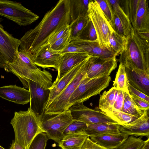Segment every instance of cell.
<instances>
[{
  "mask_svg": "<svg viewBox=\"0 0 149 149\" xmlns=\"http://www.w3.org/2000/svg\"><path fill=\"white\" fill-rule=\"evenodd\" d=\"M70 22V0H60L47 12L38 25L19 39L18 51L26 52L30 57L47 45L51 35Z\"/></svg>",
  "mask_w": 149,
  "mask_h": 149,
  "instance_id": "cell-1",
  "label": "cell"
},
{
  "mask_svg": "<svg viewBox=\"0 0 149 149\" xmlns=\"http://www.w3.org/2000/svg\"><path fill=\"white\" fill-rule=\"evenodd\" d=\"M120 55L118 60L120 64L149 74V40L133 28L127 37L125 47Z\"/></svg>",
  "mask_w": 149,
  "mask_h": 149,
  "instance_id": "cell-2",
  "label": "cell"
},
{
  "mask_svg": "<svg viewBox=\"0 0 149 149\" xmlns=\"http://www.w3.org/2000/svg\"><path fill=\"white\" fill-rule=\"evenodd\" d=\"M4 69L18 78L32 80L46 89H49L53 85L52 74L44 69L42 70L38 68L24 51H18L13 61L8 63Z\"/></svg>",
  "mask_w": 149,
  "mask_h": 149,
  "instance_id": "cell-3",
  "label": "cell"
},
{
  "mask_svg": "<svg viewBox=\"0 0 149 149\" xmlns=\"http://www.w3.org/2000/svg\"><path fill=\"white\" fill-rule=\"evenodd\" d=\"M10 123L14 131V141L24 149H29L34 138L43 132L40 120L29 107L26 111L15 112Z\"/></svg>",
  "mask_w": 149,
  "mask_h": 149,
  "instance_id": "cell-4",
  "label": "cell"
},
{
  "mask_svg": "<svg viewBox=\"0 0 149 149\" xmlns=\"http://www.w3.org/2000/svg\"><path fill=\"white\" fill-rule=\"evenodd\" d=\"M111 80L109 76L90 78L86 75L71 95L68 103V109L74 104L83 103L100 94L109 86Z\"/></svg>",
  "mask_w": 149,
  "mask_h": 149,
  "instance_id": "cell-5",
  "label": "cell"
},
{
  "mask_svg": "<svg viewBox=\"0 0 149 149\" xmlns=\"http://www.w3.org/2000/svg\"><path fill=\"white\" fill-rule=\"evenodd\" d=\"M88 16L96 31L100 47L112 51L110 47L109 40L114 30L96 0H90L88 5Z\"/></svg>",
  "mask_w": 149,
  "mask_h": 149,
  "instance_id": "cell-6",
  "label": "cell"
},
{
  "mask_svg": "<svg viewBox=\"0 0 149 149\" xmlns=\"http://www.w3.org/2000/svg\"><path fill=\"white\" fill-rule=\"evenodd\" d=\"M74 121L69 109L55 114L44 113L40 120V123L43 132L46 134L48 139L52 140L58 143L63 137L66 128Z\"/></svg>",
  "mask_w": 149,
  "mask_h": 149,
  "instance_id": "cell-7",
  "label": "cell"
},
{
  "mask_svg": "<svg viewBox=\"0 0 149 149\" xmlns=\"http://www.w3.org/2000/svg\"><path fill=\"white\" fill-rule=\"evenodd\" d=\"M89 57L85 61L80 70L63 91L45 107V114H58L69 110L68 103L71 95L86 75Z\"/></svg>",
  "mask_w": 149,
  "mask_h": 149,
  "instance_id": "cell-8",
  "label": "cell"
},
{
  "mask_svg": "<svg viewBox=\"0 0 149 149\" xmlns=\"http://www.w3.org/2000/svg\"><path fill=\"white\" fill-rule=\"evenodd\" d=\"M0 15L20 26L30 25L39 18L21 3L8 0H0Z\"/></svg>",
  "mask_w": 149,
  "mask_h": 149,
  "instance_id": "cell-9",
  "label": "cell"
},
{
  "mask_svg": "<svg viewBox=\"0 0 149 149\" xmlns=\"http://www.w3.org/2000/svg\"><path fill=\"white\" fill-rule=\"evenodd\" d=\"M19 79L24 87L29 89L30 96L29 108L40 120L44 113L49 99V89L45 88L29 79Z\"/></svg>",
  "mask_w": 149,
  "mask_h": 149,
  "instance_id": "cell-10",
  "label": "cell"
},
{
  "mask_svg": "<svg viewBox=\"0 0 149 149\" xmlns=\"http://www.w3.org/2000/svg\"><path fill=\"white\" fill-rule=\"evenodd\" d=\"M69 110L74 121L81 122L86 124L117 123L105 113L88 108L83 103L74 104Z\"/></svg>",
  "mask_w": 149,
  "mask_h": 149,
  "instance_id": "cell-11",
  "label": "cell"
},
{
  "mask_svg": "<svg viewBox=\"0 0 149 149\" xmlns=\"http://www.w3.org/2000/svg\"><path fill=\"white\" fill-rule=\"evenodd\" d=\"M1 22L0 19V68L4 69L13 61L20 41L5 31Z\"/></svg>",
  "mask_w": 149,
  "mask_h": 149,
  "instance_id": "cell-12",
  "label": "cell"
},
{
  "mask_svg": "<svg viewBox=\"0 0 149 149\" xmlns=\"http://www.w3.org/2000/svg\"><path fill=\"white\" fill-rule=\"evenodd\" d=\"M116 56L105 58L97 56L89 57L86 76L90 78L109 76L117 67Z\"/></svg>",
  "mask_w": 149,
  "mask_h": 149,
  "instance_id": "cell-13",
  "label": "cell"
},
{
  "mask_svg": "<svg viewBox=\"0 0 149 149\" xmlns=\"http://www.w3.org/2000/svg\"><path fill=\"white\" fill-rule=\"evenodd\" d=\"M148 111H144L141 116L132 122L120 125V133L128 136H145L149 138Z\"/></svg>",
  "mask_w": 149,
  "mask_h": 149,
  "instance_id": "cell-14",
  "label": "cell"
},
{
  "mask_svg": "<svg viewBox=\"0 0 149 149\" xmlns=\"http://www.w3.org/2000/svg\"><path fill=\"white\" fill-rule=\"evenodd\" d=\"M61 54L52 50L49 45H47L30 58L36 66L44 69L53 68L58 70Z\"/></svg>",
  "mask_w": 149,
  "mask_h": 149,
  "instance_id": "cell-15",
  "label": "cell"
},
{
  "mask_svg": "<svg viewBox=\"0 0 149 149\" xmlns=\"http://www.w3.org/2000/svg\"><path fill=\"white\" fill-rule=\"evenodd\" d=\"M92 56L86 53H70L61 54L58 70V74L54 81H58L73 68Z\"/></svg>",
  "mask_w": 149,
  "mask_h": 149,
  "instance_id": "cell-16",
  "label": "cell"
},
{
  "mask_svg": "<svg viewBox=\"0 0 149 149\" xmlns=\"http://www.w3.org/2000/svg\"><path fill=\"white\" fill-rule=\"evenodd\" d=\"M0 97L17 104L24 105L30 101L29 90L16 85L0 87Z\"/></svg>",
  "mask_w": 149,
  "mask_h": 149,
  "instance_id": "cell-17",
  "label": "cell"
},
{
  "mask_svg": "<svg viewBox=\"0 0 149 149\" xmlns=\"http://www.w3.org/2000/svg\"><path fill=\"white\" fill-rule=\"evenodd\" d=\"M125 67L128 83L149 96V74L137 69Z\"/></svg>",
  "mask_w": 149,
  "mask_h": 149,
  "instance_id": "cell-18",
  "label": "cell"
},
{
  "mask_svg": "<svg viewBox=\"0 0 149 149\" xmlns=\"http://www.w3.org/2000/svg\"><path fill=\"white\" fill-rule=\"evenodd\" d=\"M148 1L139 0L134 21L133 29L140 33L149 32V8Z\"/></svg>",
  "mask_w": 149,
  "mask_h": 149,
  "instance_id": "cell-19",
  "label": "cell"
},
{
  "mask_svg": "<svg viewBox=\"0 0 149 149\" xmlns=\"http://www.w3.org/2000/svg\"><path fill=\"white\" fill-rule=\"evenodd\" d=\"M85 60L73 68L58 81L53 82V85L49 89V97L46 107L50 104L70 83L80 70Z\"/></svg>",
  "mask_w": 149,
  "mask_h": 149,
  "instance_id": "cell-20",
  "label": "cell"
},
{
  "mask_svg": "<svg viewBox=\"0 0 149 149\" xmlns=\"http://www.w3.org/2000/svg\"><path fill=\"white\" fill-rule=\"evenodd\" d=\"M70 42L76 45L85 52L92 56H99L105 58L116 56L113 51L101 48L97 40L87 41L77 39Z\"/></svg>",
  "mask_w": 149,
  "mask_h": 149,
  "instance_id": "cell-21",
  "label": "cell"
},
{
  "mask_svg": "<svg viewBox=\"0 0 149 149\" xmlns=\"http://www.w3.org/2000/svg\"><path fill=\"white\" fill-rule=\"evenodd\" d=\"M84 134L88 137L108 134H118L120 125L117 123H98L87 124Z\"/></svg>",
  "mask_w": 149,
  "mask_h": 149,
  "instance_id": "cell-22",
  "label": "cell"
},
{
  "mask_svg": "<svg viewBox=\"0 0 149 149\" xmlns=\"http://www.w3.org/2000/svg\"><path fill=\"white\" fill-rule=\"evenodd\" d=\"M129 136L120 133L91 137L90 139L106 149H115L119 147Z\"/></svg>",
  "mask_w": 149,
  "mask_h": 149,
  "instance_id": "cell-23",
  "label": "cell"
},
{
  "mask_svg": "<svg viewBox=\"0 0 149 149\" xmlns=\"http://www.w3.org/2000/svg\"><path fill=\"white\" fill-rule=\"evenodd\" d=\"M88 136L84 133H70L64 135L58 143L61 149H81L86 139Z\"/></svg>",
  "mask_w": 149,
  "mask_h": 149,
  "instance_id": "cell-24",
  "label": "cell"
},
{
  "mask_svg": "<svg viewBox=\"0 0 149 149\" xmlns=\"http://www.w3.org/2000/svg\"><path fill=\"white\" fill-rule=\"evenodd\" d=\"M90 0H70V22L77 18L88 16V6Z\"/></svg>",
  "mask_w": 149,
  "mask_h": 149,
  "instance_id": "cell-25",
  "label": "cell"
},
{
  "mask_svg": "<svg viewBox=\"0 0 149 149\" xmlns=\"http://www.w3.org/2000/svg\"><path fill=\"white\" fill-rule=\"evenodd\" d=\"M118 90L113 87L107 91H104L100 95L98 108L105 113L113 111V105L118 93Z\"/></svg>",
  "mask_w": 149,
  "mask_h": 149,
  "instance_id": "cell-26",
  "label": "cell"
},
{
  "mask_svg": "<svg viewBox=\"0 0 149 149\" xmlns=\"http://www.w3.org/2000/svg\"><path fill=\"white\" fill-rule=\"evenodd\" d=\"M113 10V13L119 18L125 29L130 33L132 29V26L129 19L120 6L118 0H109Z\"/></svg>",
  "mask_w": 149,
  "mask_h": 149,
  "instance_id": "cell-27",
  "label": "cell"
},
{
  "mask_svg": "<svg viewBox=\"0 0 149 149\" xmlns=\"http://www.w3.org/2000/svg\"><path fill=\"white\" fill-rule=\"evenodd\" d=\"M127 37L121 36L114 31L112 32L109 40L111 50L116 56L120 55L124 49L126 42Z\"/></svg>",
  "mask_w": 149,
  "mask_h": 149,
  "instance_id": "cell-28",
  "label": "cell"
},
{
  "mask_svg": "<svg viewBox=\"0 0 149 149\" xmlns=\"http://www.w3.org/2000/svg\"><path fill=\"white\" fill-rule=\"evenodd\" d=\"M89 20L88 16L81 17L70 22L71 41L77 39ZM70 41V42H71Z\"/></svg>",
  "mask_w": 149,
  "mask_h": 149,
  "instance_id": "cell-29",
  "label": "cell"
},
{
  "mask_svg": "<svg viewBox=\"0 0 149 149\" xmlns=\"http://www.w3.org/2000/svg\"><path fill=\"white\" fill-rule=\"evenodd\" d=\"M127 84L125 67L122 64H120L115 79L113 81V86L118 90L128 92Z\"/></svg>",
  "mask_w": 149,
  "mask_h": 149,
  "instance_id": "cell-30",
  "label": "cell"
},
{
  "mask_svg": "<svg viewBox=\"0 0 149 149\" xmlns=\"http://www.w3.org/2000/svg\"><path fill=\"white\" fill-rule=\"evenodd\" d=\"M122 111L130 114L140 117L144 111L140 110L132 100L128 92H125Z\"/></svg>",
  "mask_w": 149,
  "mask_h": 149,
  "instance_id": "cell-31",
  "label": "cell"
},
{
  "mask_svg": "<svg viewBox=\"0 0 149 149\" xmlns=\"http://www.w3.org/2000/svg\"><path fill=\"white\" fill-rule=\"evenodd\" d=\"M106 114L120 125L130 123L139 117L121 111H113Z\"/></svg>",
  "mask_w": 149,
  "mask_h": 149,
  "instance_id": "cell-32",
  "label": "cell"
},
{
  "mask_svg": "<svg viewBox=\"0 0 149 149\" xmlns=\"http://www.w3.org/2000/svg\"><path fill=\"white\" fill-rule=\"evenodd\" d=\"M145 141L141 137L129 136L117 148L115 149H141Z\"/></svg>",
  "mask_w": 149,
  "mask_h": 149,
  "instance_id": "cell-33",
  "label": "cell"
},
{
  "mask_svg": "<svg viewBox=\"0 0 149 149\" xmlns=\"http://www.w3.org/2000/svg\"><path fill=\"white\" fill-rule=\"evenodd\" d=\"M77 39L87 41H95L97 40L96 31L92 22L89 19L86 25Z\"/></svg>",
  "mask_w": 149,
  "mask_h": 149,
  "instance_id": "cell-34",
  "label": "cell"
},
{
  "mask_svg": "<svg viewBox=\"0 0 149 149\" xmlns=\"http://www.w3.org/2000/svg\"><path fill=\"white\" fill-rule=\"evenodd\" d=\"M70 41V30L69 27L61 38L50 45V47L52 50L60 52L67 46Z\"/></svg>",
  "mask_w": 149,
  "mask_h": 149,
  "instance_id": "cell-35",
  "label": "cell"
},
{
  "mask_svg": "<svg viewBox=\"0 0 149 149\" xmlns=\"http://www.w3.org/2000/svg\"><path fill=\"white\" fill-rule=\"evenodd\" d=\"M48 140L45 133H40L34 138L29 149H45Z\"/></svg>",
  "mask_w": 149,
  "mask_h": 149,
  "instance_id": "cell-36",
  "label": "cell"
},
{
  "mask_svg": "<svg viewBox=\"0 0 149 149\" xmlns=\"http://www.w3.org/2000/svg\"><path fill=\"white\" fill-rule=\"evenodd\" d=\"M96 1L111 26L113 13L112 6L109 0H97Z\"/></svg>",
  "mask_w": 149,
  "mask_h": 149,
  "instance_id": "cell-37",
  "label": "cell"
},
{
  "mask_svg": "<svg viewBox=\"0 0 149 149\" xmlns=\"http://www.w3.org/2000/svg\"><path fill=\"white\" fill-rule=\"evenodd\" d=\"M87 127V124L85 123L74 121L66 128L63 133L64 136L68 134L84 133Z\"/></svg>",
  "mask_w": 149,
  "mask_h": 149,
  "instance_id": "cell-38",
  "label": "cell"
},
{
  "mask_svg": "<svg viewBox=\"0 0 149 149\" xmlns=\"http://www.w3.org/2000/svg\"><path fill=\"white\" fill-rule=\"evenodd\" d=\"M69 25L63 26L51 35L48 39L46 45H50L61 38L69 29Z\"/></svg>",
  "mask_w": 149,
  "mask_h": 149,
  "instance_id": "cell-39",
  "label": "cell"
},
{
  "mask_svg": "<svg viewBox=\"0 0 149 149\" xmlns=\"http://www.w3.org/2000/svg\"><path fill=\"white\" fill-rule=\"evenodd\" d=\"M125 92L122 90H118V93L113 108V111H122Z\"/></svg>",
  "mask_w": 149,
  "mask_h": 149,
  "instance_id": "cell-40",
  "label": "cell"
},
{
  "mask_svg": "<svg viewBox=\"0 0 149 149\" xmlns=\"http://www.w3.org/2000/svg\"><path fill=\"white\" fill-rule=\"evenodd\" d=\"M130 95L135 104L140 110L143 111L148 110L149 102L136 96L132 95Z\"/></svg>",
  "mask_w": 149,
  "mask_h": 149,
  "instance_id": "cell-41",
  "label": "cell"
},
{
  "mask_svg": "<svg viewBox=\"0 0 149 149\" xmlns=\"http://www.w3.org/2000/svg\"><path fill=\"white\" fill-rule=\"evenodd\" d=\"M127 89L130 95H132L141 98L149 102V97L131 85L128 82Z\"/></svg>",
  "mask_w": 149,
  "mask_h": 149,
  "instance_id": "cell-42",
  "label": "cell"
},
{
  "mask_svg": "<svg viewBox=\"0 0 149 149\" xmlns=\"http://www.w3.org/2000/svg\"><path fill=\"white\" fill-rule=\"evenodd\" d=\"M86 53L78 46L70 42L67 46L60 52L61 54L70 53Z\"/></svg>",
  "mask_w": 149,
  "mask_h": 149,
  "instance_id": "cell-43",
  "label": "cell"
},
{
  "mask_svg": "<svg viewBox=\"0 0 149 149\" xmlns=\"http://www.w3.org/2000/svg\"><path fill=\"white\" fill-rule=\"evenodd\" d=\"M89 137L85 140L81 149H106L93 141Z\"/></svg>",
  "mask_w": 149,
  "mask_h": 149,
  "instance_id": "cell-44",
  "label": "cell"
},
{
  "mask_svg": "<svg viewBox=\"0 0 149 149\" xmlns=\"http://www.w3.org/2000/svg\"><path fill=\"white\" fill-rule=\"evenodd\" d=\"M9 149H24V148L20 144L15 142L14 140H13Z\"/></svg>",
  "mask_w": 149,
  "mask_h": 149,
  "instance_id": "cell-45",
  "label": "cell"
},
{
  "mask_svg": "<svg viewBox=\"0 0 149 149\" xmlns=\"http://www.w3.org/2000/svg\"><path fill=\"white\" fill-rule=\"evenodd\" d=\"M141 149H149V138L145 141L144 144Z\"/></svg>",
  "mask_w": 149,
  "mask_h": 149,
  "instance_id": "cell-46",
  "label": "cell"
},
{
  "mask_svg": "<svg viewBox=\"0 0 149 149\" xmlns=\"http://www.w3.org/2000/svg\"><path fill=\"white\" fill-rule=\"evenodd\" d=\"M0 149H5L3 148V147H2V146H1L0 145Z\"/></svg>",
  "mask_w": 149,
  "mask_h": 149,
  "instance_id": "cell-47",
  "label": "cell"
}]
</instances>
